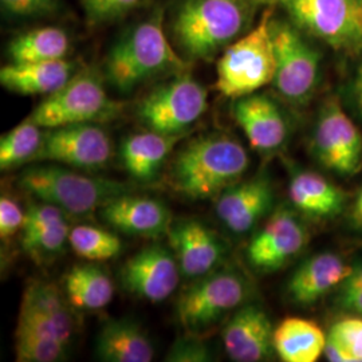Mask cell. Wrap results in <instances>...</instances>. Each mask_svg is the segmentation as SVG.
Wrapping results in <instances>:
<instances>
[{"label":"cell","instance_id":"obj_1","mask_svg":"<svg viewBox=\"0 0 362 362\" xmlns=\"http://www.w3.org/2000/svg\"><path fill=\"white\" fill-rule=\"evenodd\" d=\"M250 165L246 149L227 134H207L181 148L169 169V185L192 200H208L242 179Z\"/></svg>","mask_w":362,"mask_h":362},{"label":"cell","instance_id":"obj_2","mask_svg":"<svg viewBox=\"0 0 362 362\" xmlns=\"http://www.w3.org/2000/svg\"><path fill=\"white\" fill-rule=\"evenodd\" d=\"M259 0H184L172 21L181 50L196 59H209L246 30Z\"/></svg>","mask_w":362,"mask_h":362},{"label":"cell","instance_id":"obj_3","mask_svg":"<svg viewBox=\"0 0 362 362\" xmlns=\"http://www.w3.org/2000/svg\"><path fill=\"white\" fill-rule=\"evenodd\" d=\"M185 62L175 52L158 13L117 42L106 59L109 82L122 93L164 71H180Z\"/></svg>","mask_w":362,"mask_h":362},{"label":"cell","instance_id":"obj_4","mask_svg":"<svg viewBox=\"0 0 362 362\" xmlns=\"http://www.w3.org/2000/svg\"><path fill=\"white\" fill-rule=\"evenodd\" d=\"M19 187L40 202L61 208L67 216L89 215L118 196L128 194L124 182L57 165L27 169L19 177Z\"/></svg>","mask_w":362,"mask_h":362},{"label":"cell","instance_id":"obj_5","mask_svg":"<svg viewBox=\"0 0 362 362\" xmlns=\"http://www.w3.org/2000/svg\"><path fill=\"white\" fill-rule=\"evenodd\" d=\"M272 10L262 13L258 25L226 47L216 66L215 89L238 100L272 83L275 54L272 34Z\"/></svg>","mask_w":362,"mask_h":362},{"label":"cell","instance_id":"obj_6","mask_svg":"<svg viewBox=\"0 0 362 362\" xmlns=\"http://www.w3.org/2000/svg\"><path fill=\"white\" fill-rule=\"evenodd\" d=\"M274 86L290 104H306L318 85L321 55L294 23L272 19Z\"/></svg>","mask_w":362,"mask_h":362},{"label":"cell","instance_id":"obj_7","mask_svg":"<svg viewBox=\"0 0 362 362\" xmlns=\"http://www.w3.org/2000/svg\"><path fill=\"white\" fill-rule=\"evenodd\" d=\"M119 112L101 81L91 73L70 78L61 89L47 95L33 112L31 119L45 129L106 121Z\"/></svg>","mask_w":362,"mask_h":362},{"label":"cell","instance_id":"obj_8","mask_svg":"<svg viewBox=\"0 0 362 362\" xmlns=\"http://www.w3.org/2000/svg\"><path fill=\"white\" fill-rule=\"evenodd\" d=\"M290 21L339 52L362 49V6L356 0H279Z\"/></svg>","mask_w":362,"mask_h":362},{"label":"cell","instance_id":"obj_9","mask_svg":"<svg viewBox=\"0 0 362 362\" xmlns=\"http://www.w3.org/2000/svg\"><path fill=\"white\" fill-rule=\"evenodd\" d=\"M247 296L248 286L239 272H209L182 293L177 303L179 321L188 332L206 330L243 306Z\"/></svg>","mask_w":362,"mask_h":362},{"label":"cell","instance_id":"obj_10","mask_svg":"<svg viewBox=\"0 0 362 362\" xmlns=\"http://www.w3.org/2000/svg\"><path fill=\"white\" fill-rule=\"evenodd\" d=\"M207 107V90L189 74H181L151 91L139 106V116L149 130L180 136Z\"/></svg>","mask_w":362,"mask_h":362},{"label":"cell","instance_id":"obj_11","mask_svg":"<svg viewBox=\"0 0 362 362\" xmlns=\"http://www.w3.org/2000/svg\"><path fill=\"white\" fill-rule=\"evenodd\" d=\"M313 152L320 164L342 177L362 169V134L336 98L325 103L313 133Z\"/></svg>","mask_w":362,"mask_h":362},{"label":"cell","instance_id":"obj_12","mask_svg":"<svg viewBox=\"0 0 362 362\" xmlns=\"http://www.w3.org/2000/svg\"><path fill=\"white\" fill-rule=\"evenodd\" d=\"M110 156L112 143L104 129L94 124H76L45 132L34 161H50L69 168L95 170L105 167Z\"/></svg>","mask_w":362,"mask_h":362},{"label":"cell","instance_id":"obj_13","mask_svg":"<svg viewBox=\"0 0 362 362\" xmlns=\"http://www.w3.org/2000/svg\"><path fill=\"white\" fill-rule=\"evenodd\" d=\"M308 242L309 235L303 223L291 209L281 208L252 238L247 258L260 272H275L297 257Z\"/></svg>","mask_w":362,"mask_h":362},{"label":"cell","instance_id":"obj_14","mask_svg":"<svg viewBox=\"0 0 362 362\" xmlns=\"http://www.w3.org/2000/svg\"><path fill=\"white\" fill-rule=\"evenodd\" d=\"M176 260L164 247H145L122 266L121 282L137 297L155 303L165 300L180 282V266Z\"/></svg>","mask_w":362,"mask_h":362},{"label":"cell","instance_id":"obj_15","mask_svg":"<svg viewBox=\"0 0 362 362\" xmlns=\"http://www.w3.org/2000/svg\"><path fill=\"white\" fill-rule=\"evenodd\" d=\"M223 344L236 362L269 360L274 349V329L266 311L257 305L236 309L223 329Z\"/></svg>","mask_w":362,"mask_h":362},{"label":"cell","instance_id":"obj_16","mask_svg":"<svg viewBox=\"0 0 362 362\" xmlns=\"http://www.w3.org/2000/svg\"><path fill=\"white\" fill-rule=\"evenodd\" d=\"M233 117L250 145L259 153H274L285 145L287 122L270 97L252 93L238 98L233 105Z\"/></svg>","mask_w":362,"mask_h":362},{"label":"cell","instance_id":"obj_17","mask_svg":"<svg viewBox=\"0 0 362 362\" xmlns=\"http://www.w3.org/2000/svg\"><path fill=\"white\" fill-rule=\"evenodd\" d=\"M169 239L181 274L185 278H202L215 272L226 248L219 236L197 220H187L172 226Z\"/></svg>","mask_w":362,"mask_h":362},{"label":"cell","instance_id":"obj_18","mask_svg":"<svg viewBox=\"0 0 362 362\" xmlns=\"http://www.w3.org/2000/svg\"><path fill=\"white\" fill-rule=\"evenodd\" d=\"M272 182L264 176L233 184L220 194L216 215L235 233L251 231L272 206Z\"/></svg>","mask_w":362,"mask_h":362},{"label":"cell","instance_id":"obj_19","mask_svg":"<svg viewBox=\"0 0 362 362\" xmlns=\"http://www.w3.org/2000/svg\"><path fill=\"white\" fill-rule=\"evenodd\" d=\"M101 215L117 230L145 238L161 236L172 227L168 208L145 196L121 194L101 208Z\"/></svg>","mask_w":362,"mask_h":362},{"label":"cell","instance_id":"obj_20","mask_svg":"<svg viewBox=\"0 0 362 362\" xmlns=\"http://www.w3.org/2000/svg\"><path fill=\"white\" fill-rule=\"evenodd\" d=\"M351 266L333 252H322L305 260L287 284V296L298 306H311L344 282Z\"/></svg>","mask_w":362,"mask_h":362},{"label":"cell","instance_id":"obj_21","mask_svg":"<svg viewBox=\"0 0 362 362\" xmlns=\"http://www.w3.org/2000/svg\"><path fill=\"white\" fill-rule=\"evenodd\" d=\"M288 194L296 209L311 219H332L342 212L346 203V194L341 188L310 170L291 175Z\"/></svg>","mask_w":362,"mask_h":362},{"label":"cell","instance_id":"obj_22","mask_svg":"<svg viewBox=\"0 0 362 362\" xmlns=\"http://www.w3.org/2000/svg\"><path fill=\"white\" fill-rule=\"evenodd\" d=\"M73 77V64L65 59L10 64L0 69V83L7 90L23 94H52Z\"/></svg>","mask_w":362,"mask_h":362},{"label":"cell","instance_id":"obj_23","mask_svg":"<svg viewBox=\"0 0 362 362\" xmlns=\"http://www.w3.org/2000/svg\"><path fill=\"white\" fill-rule=\"evenodd\" d=\"M327 336L317 324L286 318L274 329V349L285 362H315L324 356Z\"/></svg>","mask_w":362,"mask_h":362},{"label":"cell","instance_id":"obj_24","mask_svg":"<svg viewBox=\"0 0 362 362\" xmlns=\"http://www.w3.org/2000/svg\"><path fill=\"white\" fill-rule=\"evenodd\" d=\"M97 354L103 361L151 362L155 350L140 326L129 321H112L98 334Z\"/></svg>","mask_w":362,"mask_h":362},{"label":"cell","instance_id":"obj_25","mask_svg":"<svg viewBox=\"0 0 362 362\" xmlns=\"http://www.w3.org/2000/svg\"><path fill=\"white\" fill-rule=\"evenodd\" d=\"M180 136L145 132L129 136L121 146V158L130 176L149 180L161 168Z\"/></svg>","mask_w":362,"mask_h":362},{"label":"cell","instance_id":"obj_26","mask_svg":"<svg viewBox=\"0 0 362 362\" xmlns=\"http://www.w3.org/2000/svg\"><path fill=\"white\" fill-rule=\"evenodd\" d=\"M65 290L69 302L82 310H101L115 296L109 275L93 264H79L67 272Z\"/></svg>","mask_w":362,"mask_h":362},{"label":"cell","instance_id":"obj_27","mask_svg":"<svg viewBox=\"0 0 362 362\" xmlns=\"http://www.w3.org/2000/svg\"><path fill=\"white\" fill-rule=\"evenodd\" d=\"M69 52V38L57 27H42L27 31L11 40L10 58L15 64L43 62L65 59Z\"/></svg>","mask_w":362,"mask_h":362},{"label":"cell","instance_id":"obj_28","mask_svg":"<svg viewBox=\"0 0 362 362\" xmlns=\"http://www.w3.org/2000/svg\"><path fill=\"white\" fill-rule=\"evenodd\" d=\"M40 129L28 118L4 134L0 140V168H15L27 161H34L43 141Z\"/></svg>","mask_w":362,"mask_h":362},{"label":"cell","instance_id":"obj_29","mask_svg":"<svg viewBox=\"0 0 362 362\" xmlns=\"http://www.w3.org/2000/svg\"><path fill=\"white\" fill-rule=\"evenodd\" d=\"M324 356L330 362H362V317L354 315L332 326Z\"/></svg>","mask_w":362,"mask_h":362},{"label":"cell","instance_id":"obj_30","mask_svg":"<svg viewBox=\"0 0 362 362\" xmlns=\"http://www.w3.org/2000/svg\"><path fill=\"white\" fill-rule=\"evenodd\" d=\"M69 243L79 258L95 262L116 258L122 250L117 235L88 224L71 228Z\"/></svg>","mask_w":362,"mask_h":362},{"label":"cell","instance_id":"obj_31","mask_svg":"<svg viewBox=\"0 0 362 362\" xmlns=\"http://www.w3.org/2000/svg\"><path fill=\"white\" fill-rule=\"evenodd\" d=\"M70 226L67 220H59L37 233L23 235V250L31 255H50L59 252L69 242Z\"/></svg>","mask_w":362,"mask_h":362},{"label":"cell","instance_id":"obj_32","mask_svg":"<svg viewBox=\"0 0 362 362\" xmlns=\"http://www.w3.org/2000/svg\"><path fill=\"white\" fill-rule=\"evenodd\" d=\"M141 0H82L83 8L93 23L115 21L136 7Z\"/></svg>","mask_w":362,"mask_h":362},{"label":"cell","instance_id":"obj_33","mask_svg":"<svg viewBox=\"0 0 362 362\" xmlns=\"http://www.w3.org/2000/svg\"><path fill=\"white\" fill-rule=\"evenodd\" d=\"M65 212L61 208L55 207L50 203L40 202V204H33L25 214L23 235L37 233L39 230L49 227L59 220L66 219Z\"/></svg>","mask_w":362,"mask_h":362},{"label":"cell","instance_id":"obj_34","mask_svg":"<svg viewBox=\"0 0 362 362\" xmlns=\"http://www.w3.org/2000/svg\"><path fill=\"white\" fill-rule=\"evenodd\" d=\"M169 362H207L211 361V351L207 345L199 338L188 337L179 339L167 356Z\"/></svg>","mask_w":362,"mask_h":362},{"label":"cell","instance_id":"obj_35","mask_svg":"<svg viewBox=\"0 0 362 362\" xmlns=\"http://www.w3.org/2000/svg\"><path fill=\"white\" fill-rule=\"evenodd\" d=\"M25 214L10 197L1 196L0 199V236L3 240L23 228Z\"/></svg>","mask_w":362,"mask_h":362},{"label":"cell","instance_id":"obj_36","mask_svg":"<svg viewBox=\"0 0 362 362\" xmlns=\"http://www.w3.org/2000/svg\"><path fill=\"white\" fill-rule=\"evenodd\" d=\"M3 8L15 16H40L57 10V0H0Z\"/></svg>","mask_w":362,"mask_h":362},{"label":"cell","instance_id":"obj_37","mask_svg":"<svg viewBox=\"0 0 362 362\" xmlns=\"http://www.w3.org/2000/svg\"><path fill=\"white\" fill-rule=\"evenodd\" d=\"M336 303L339 309L362 317V287L337 288Z\"/></svg>","mask_w":362,"mask_h":362},{"label":"cell","instance_id":"obj_38","mask_svg":"<svg viewBox=\"0 0 362 362\" xmlns=\"http://www.w3.org/2000/svg\"><path fill=\"white\" fill-rule=\"evenodd\" d=\"M349 220L353 227L362 230V189L354 197L350 207Z\"/></svg>","mask_w":362,"mask_h":362},{"label":"cell","instance_id":"obj_39","mask_svg":"<svg viewBox=\"0 0 362 362\" xmlns=\"http://www.w3.org/2000/svg\"><path fill=\"white\" fill-rule=\"evenodd\" d=\"M353 97L358 110L362 113V66L357 70L353 79Z\"/></svg>","mask_w":362,"mask_h":362},{"label":"cell","instance_id":"obj_40","mask_svg":"<svg viewBox=\"0 0 362 362\" xmlns=\"http://www.w3.org/2000/svg\"><path fill=\"white\" fill-rule=\"evenodd\" d=\"M356 1H357L360 6H362V0H356Z\"/></svg>","mask_w":362,"mask_h":362}]
</instances>
